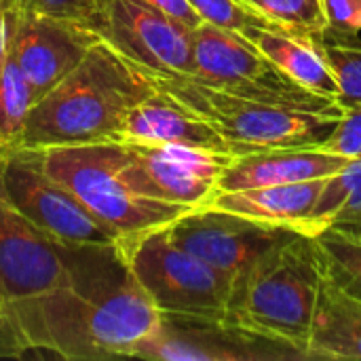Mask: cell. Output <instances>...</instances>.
<instances>
[{"label": "cell", "instance_id": "obj_1", "mask_svg": "<svg viewBox=\"0 0 361 361\" xmlns=\"http://www.w3.org/2000/svg\"><path fill=\"white\" fill-rule=\"evenodd\" d=\"M59 245L68 279L0 309V355L55 360L133 357L161 324L118 241Z\"/></svg>", "mask_w": 361, "mask_h": 361}, {"label": "cell", "instance_id": "obj_2", "mask_svg": "<svg viewBox=\"0 0 361 361\" xmlns=\"http://www.w3.org/2000/svg\"><path fill=\"white\" fill-rule=\"evenodd\" d=\"M154 91L146 70L97 38L85 59L34 104L19 148L112 140L129 110Z\"/></svg>", "mask_w": 361, "mask_h": 361}, {"label": "cell", "instance_id": "obj_3", "mask_svg": "<svg viewBox=\"0 0 361 361\" xmlns=\"http://www.w3.org/2000/svg\"><path fill=\"white\" fill-rule=\"evenodd\" d=\"M324 277L315 239L296 235L269 252L233 286L226 315L307 353Z\"/></svg>", "mask_w": 361, "mask_h": 361}, {"label": "cell", "instance_id": "obj_4", "mask_svg": "<svg viewBox=\"0 0 361 361\" xmlns=\"http://www.w3.org/2000/svg\"><path fill=\"white\" fill-rule=\"evenodd\" d=\"M150 76L157 89L207 121L231 146L233 157L273 148L322 146L343 116L235 95L188 74Z\"/></svg>", "mask_w": 361, "mask_h": 361}, {"label": "cell", "instance_id": "obj_5", "mask_svg": "<svg viewBox=\"0 0 361 361\" xmlns=\"http://www.w3.org/2000/svg\"><path fill=\"white\" fill-rule=\"evenodd\" d=\"M44 169L121 239L169 226L186 207L135 192L123 171V146L114 140L36 150Z\"/></svg>", "mask_w": 361, "mask_h": 361}, {"label": "cell", "instance_id": "obj_6", "mask_svg": "<svg viewBox=\"0 0 361 361\" xmlns=\"http://www.w3.org/2000/svg\"><path fill=\"white\" fill-rule=\"evenodd\" d=\"M192 78L222 91L309 112L343 114L326 95L305 89L275 66L247 36L212 23L192 30Z\"/></svg>", "mask_w": 361, "mask_h": 361}, {"label": "cell", "instance_id": "obj_7", "mask_svg": "<svg viewBox=\"0 0 361 361\" xmlns=\"http://www.w3.org/2000/svg\"><path fill=\"white\" fill-rule=\"evenodd\" d=\"M127 260L161 313L226 317L231 286L180 247L167 226L121 239Z\"/></svg>", "mask_w": 361, "mask_h": 361}, {"label": "cell", "instance_id": "obj_8", "mask_svg": "<svg viewBox=\"0 0 361 361\" xmlns=\"http://www.w3.org/2000/svg\"><path fill=\"white\" fill-rule=\"evenodd\" d=\"M133 357L152 361H300L309 355L283 341L214 315L161 313L157 332Z\"/></svg>", "mask_w": 361, "mask_h": 361}, {"label": "cell", "instance_id": "obj_9", "mask_svg": "<svg viewBox=\"0 0 361 361\" xmlns=\"http://www.w3.org/2000/svg\"><path fill=\"white\" fill-rule=\"evenodd\" d=\"M169 237L233 286L269 252L302 235L216 207H197L167 226Z\"/></svg>", "mask_w": 361, "mask_h": 361}, {"label": "cell", "instance_id": "obj_10", "mask_svg": "<svg viewBox=\"0 0 361 361\" xmlns=\"http://www.w3.org/2000/svg\"><path fill=\"white\" fill-rule=\"evenodd\" d=\"M89 27L148 74H192V30L144 0H97Z\"/></svg>", "mask_w": 361, "mask_h": 361}, {"label": "cell", "instance_id": "obj_11", "mask_svg": "<svg viewBox=\"0 0 361 361\" xmlns=\"http://www.w3.org/2000/svg\"><path fill=\"white\" fill-rule=\"evenodd\" d=\"M4 154V182L17 207L55 243L89 245L121 237L104 226L80 199L53 178L36 150L17 148Z\"/></svg>", "mask_w": 361, "mask_h": 361}, {"label": "cell", "instance_id": "obj_12", "mask_svg": "<svg viewBox=\"0 0 361 361\" xmlns=\"http://www.w3.org/2000/svg\"><path fill=\"white\" fill-rule=\"evenodd\" d=\"M8 19V55L15 59L36 102L61 82L99 38L91 27L51 15L25 0H4Z\"/></svg>", "mask_w": 361, "mask_h": 361}, {"label": "cell", "instance_id": "obj_13", "mask_svg": "<svg viewBox=\"0 0 361 361\" xmlns=\"http://www.w3.org/2000/svg\"><path fill=\"white\" fill-rule=\"evenodd\" d=\"M118 144L123 146L125 178L135 192L186 207L188 212L209 203L218 190L220 173L233 159V154L178 144Z\"/></svg>", "mask_w": 361, "mask_h": 361}, {"label": "cell", "instance_id": "obj_14", "mask_svg": "<svg viewBox=\"0 0 361 361\" xmlns=\"http://www.w3.org/2000/svg\"><path fill=\"white\" fill-rule=\"evenodd\" d=\"M68 279L59 245L13 201L0 152V309L44 294Z\"/></svg>", "mask_w": 361, "mask_h": 361}, {"label": "cell", "instance_id": "obj_15", "mask_svg": "<svg viewBox=\"0 0 361 361\" xmlns=\"http://www.w3.org/2000/svg\"><path fill=\"white\" fill-rule=\"evenodd\" d=\"M353 159L324 150L322 146L273 148L237 154L218 178V190H243L305 180H319L338 173Z\"/></svg>", "mask_w": 361, "mask_h": 361}, {"label": "cell", "instance_id": "obj_16", "mask_svg": "<svg viewBox=\"0 0 361 361\" xmlns=\"http://www.w3.org/2000/svg\"><path fill=\"white\" fill-rule=\"evenodd\" d=\"M118 142H150V144H178L209 152L233 154L224 137L199 114L190 112L178 99L157 89L150 97L140 102L125 116Z\"/></svg>", "mask_w": 361, "mask_h": 361}, {"label": "cell", "instance_id": "obj_17", "mask_svg": "<svg viewBox=\"0 0 361 361\" xmlns=\"http://www.w3.org/2000/svg\"><path fill=\"white\" fill-rule=\"evenodd\" d=\"M326 182L328 178L243 188V190H216L207 207H216L243 218L292 228L313 237L319 233L315 224V207Z\"/></svg>", "mask_w": 361, "mask_h": 361}, {"label": "cell", "instance_id": "obj_18", "mask_svg": "<svg viewBox=\"0 0 361 361\" xmlns=\"http://www.w3.org/2000/svg\"><path fill=\"white\" fill-rule=\"evenodd\" d=\"M243 36L298 85L336 102L338 82L322 51V38H311L271 23L250 27Z\"/></svg>", "mask_w": 361, "mask_h": 361}, {"label": "cell", "instance_id": "obj_19", "mask_svg": "<svg viewBox=\"0 0 361 361\" xmlns=\"http://www.w3.org/2000/svg\"><path fill=\"white\" fill-rule=\"evenodd\" d=\"M307 353L309 360L361 361V300L345 294L328 277L319 288Z\"/></svg>", "mask_w": 361, "mask_h": 361}, {"label": "cell", "instance_id": "obj_20", "mask_svg": "<svg viewBox=\"0 0 361 361\" xmlns=\"http://www.w3.org/2000/svg\"><path fill=\"white\" fill-rule=\"evenodd\" d=\"M319 231L336 228L361 237V157L328 178L315 207Z\"/></svg>", "mask_w": 361, "mask_h": 361}, {"label": "cell", "instance_id": "obj_21", "mask_svg": "<svg viewBox=\"0 0 361 361\" xmlns=\"http://www.w3.org/2000/svg\"><path fill=\"white\" fill-rule=\"evenodd\" d=\"M34 104L36 95L32 85L8 55L0 78V152H11L21 146Z\"/></svg>", "mask_w": 361, "mask_h": 361}, {"label": "cell", "instance_id": "obj_22", "mask_svg": "<svg viewBox=\"0 0 361 361\" xmlns=\"http://www.w3.org/2000/svg\"><path fill=\"white\" fill-rule=\"evenodd\" d=\"M326 277L345 294L361 300V237L336 228H324L313 235Z\"/></svg>", "mask_w": 361, "mask_h": 361}, {"label": "cell", "instance_id": "obj_23", "mask_svg": "<svg viewBox=\"0 0 361 361\" xmlns=\"http://www.w3.org/2000/svg\"><path fill=\"white\" fill-rule=\"evenodd\" d=\"M271 25H279L311 38H324L328 15L324 0H237Z\"/></svg>", "mask_w": 361, "mask_h": 361}, {"label": "cell", "instance_id": "obj_24", "mask_svg": "<svg viewBox=\"0 0 361 361\" xmlns=\"http://www.w3.org/2000/svg\"><path fill=\"white\" fill-rule=\"evenodd\" d=\"M319 44L338 82L336 104L343 110L361 106V40L326 32Z\"/></svg>", "mask_w": 361, "mask_h": 361}, {"label": "cell", "instance_id": "obj_25", "mask_svg": "<svg viewBox=\"0 0 361 361\" xmlns=\"http://www.w3.org/2000/svg\"><path fill=\"white\" fill-rule=\"evenodd\" d=\"M188 2L192 4V8L199 13V17L205 23H212L224 30L245 34L250 27L267 25L262 17H258L256 13H252L237 0H188Z\"/></svg>", "mask_w": 361, "mask_h": 361}, {"label": "cell", "instance_id": "obj_26", "mask_svg": "<svg viewBox=\"0 0 361 361\" xmlns=\"http://www.w3.org/2000/svg\"><path fill=\"white\" fill-rule=\"evenodd\" d=\"M322 148L347 159L361 157V106L343 110L341 121L332 133L322 142Z\"/></svg>", "mask_w": 361, "mask_h": 361}, {"label": "cell", "instance_id": "obj_27", "mask_svg": "<svg viewBox=\"0 0 361 361\" xmlns=\"http://www.w3.org/2000/svg\"><path fill=\"white\" fill-rule=\"evenodd\" d=\"M328 15V34L334 36H360L361 0H324Z\"/></svg>", "mask_w": 361, "mask_h": 361}, {"label": "cell", "instance_id": "obj_28", "mask_svg": "<svg viewBox=\"0 0 361 361\" xmlns=\"http://www.w3.org/2000/svg\"><path fill=\"white\" fill-rule=\"evenodd\" d=\"M32 6L47 11L51 15H59L66 19H74L89 27V19L95 11L97 0H25Z\"/></svg>", "mask_w": 361, "mask_h": 361}, {"label": "cell", "instance_id": "obj_29", "mask_svg": "<svg viewBox=\"0 0 361 361\" xmlns=\"http://www.w3.org/2000/svg\"><path fill=\"white\" fill-rule=\"evenodd\" d=\"M144 2L159 8L161 13H165L173 21L186 25L188 30H195L203 23V19L199 17V13L192 8V4L188 0H144Z\"/></svg>", "mask_w": 361, "mask_h": 361}, {"label": "cell", "instance_id": "obj_30", "mask_svg": "<svg viewBox=\"0 0 361 361\" xmlns=\"http://www.w3.org/2000/svg\"><path fill=\"white\" fill-rule=\"evenodd\" d=\"M6 57H8V19H6L4 0H0V78H2Z\"/></svg>", "mask_w": 361, "mask_h": 361}]
</instances>
